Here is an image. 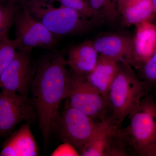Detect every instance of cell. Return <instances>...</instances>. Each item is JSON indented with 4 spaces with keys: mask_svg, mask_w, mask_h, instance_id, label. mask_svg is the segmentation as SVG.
I'll return each mask as SVG.
<instances>
[{
    "mask_svg": "<svg viewBox=\"0 0 156 156\" xmlns=\"http://www.w3.org/2000/svg\"><path fill=\"white\" fill-rule=\"evenodd\" d=\"M36 65L29 98L36 112L38 124L46 147L54 132L60 104L66 99L69 71L66 59L59 53L44 56Z\"/></svg>",
    "mask_w": 156,
    "mask_h": 156,
    "instance_id": "obj_1",
    "label": "cell"
},
{
    "mask_svg": "<svg viewBox=\"0 0 156 156\" xmlns=\"http://www.w3.org/2000/svg\"><path fill=\"white\" fill-rule=\"evenodd\" d=\"M148 88L126 62L119 69L106 96L108 115L122 125L126 117L139 104Z\"/></svg>",
    "mask_w": 156,
    "mask_h": 156,
    "instance_id": "obj_2",
    "label": "cell"
},
{
    "mask_svg": "<svg viewBox=\"0 0 156 156\" xmlns=\"http://www.w3.org/2000/svg\"><path fill=\"white\" fill-rule=\"evenodd\" d=\"M53 0H26L24 5L56 38L86 32L96 20L74 9L53 5Z\"/></svg>",
    "mask_w": 156,
    "mask_h": 156,
    "instance_id": "obj_3",
    "label": "cell"
},
{
    "mask_svg": "<svg viewBox=\"0 0 156 156\" xmlns=\"http://www.w3.org/2000/svg\"><path fill=\"white\" fill-rule=\"evenodd\" d=\"M128 116L130 124L123 130L135 154L156 156V102L152 96L143 97Z\"/></svg>",
    "mask_w": 156,
    "mask_h": 156,
    "instance_id": "obj_4",
    "label": "cell"
},
{
    "mask_svg": "<svg viewBox=\"0 0 156 156\" xmlns=\"http://www.w3.org/2000/svg\"><path fill=\"white\" fill-rule=\"evenodd\" d=\"M121 126L107 116L100 122L97 131L81 151L80 155H135Z\"/></svg>",
    "mask_w": 156,
    "mask_h": 156,
    "instance_id": "obj_5",
    "label": "cell"
},
{
    "mask_svg": "<svg viewBox=\"0 0 156 156\" xmlns=\"http://www.w3.org/2000/svg\"><path fill=\"white\" fill-rule=\"evenodd\" d=\"M100 122L70 105L68 101L54 128L59 139L75 148L79 154L97 131Z\"/></svg>",
    "mask_w": 156,
    "mask_h": 156,
    "instance_id": "obj_6",
    "label": "cell"
},
{
    "mask_svg": "<svg viewBox=\"0 0 156 156\" xmlns=\"http://www.w3.org/2000/svg\"><path fill=\"white\" fill-rule=\"evenodd\" d=\"M69 77L66 99L70 105L100 122L108 115L106 98L88 81L87 76L69 70Z\"/></svg>",
    "mask_w": 156,
    "mask_h": 156,
    "instance_id": "obj_7",
    "label": "cell"
},
{
    "mask_svg": "<svg viewBox=\"0 0 156 156\" xmlns=\"http://www.w3.org/2000/svg\"><path fill=\"white\" fill-rule=\"evenodd\" d=\"M37 121L36 112L29 96L1 90L0 137H8L20 123L35 124Z\"/></svg>",
    "mask_w": 156,
    "mask_h": 156,
    "instance_id": "obj_8",
    "label": "cell"
},
{
    "mask_svg": "<svg viewBox=\"0 0 156 156\" xmlns=\"http://www.w3.org/2000/svg\"><path fill=\"white\" fill-rule=\"evenodd\" d=\"M14 24L15 38L20 41L19 51L30 53L35 48L52 50L57 44L56 37L35 18L24 5L17 12Z\"/></svg>",
    "mask_w": 156,
    "mask_h": 156,
    "instance_id": "obj_9",
    "label": "cell"
},
{
    "mask_svg": "<svg viewBox=\"0 0 156 156\" xmlns=\"http://www.w3.org/2000/svg\"><path fill=\"white\" fill-rule=\"evenodd\" d=\"M37 71L30 53L17 50L13 61L0 76V89L29 96Z\"/></svg>",
    "mask_w": 156,
    "mask_h": 156,
    "instance_id": "obj_10",
    "label": "cell"
},
{
    "mask_svg": "<svg viewBox=\"0 0 156 156\" xmlns=\"http://www.w3.org/2000/svg\"><path fill=\"white\" fill-rule=\"evenodd\" d=\"M133 37V55L130 65L138 70L153 56L156 50L155 21L147 20L136 24Z\"/></svg>",
    "mask_w": 156,
    "mask_h": 156,
    "instance_id": "obj_11",
    "label": "cell"
},
{
    "mask_svg": "<svg viewBox=\"0 0 156 156\" xmlns=\"http://www.w3.org/2000/svg\"><path fill=\"white\" fill-rule=\"evenodd\" d=\"M92 41L99 54L131 65L134 50L133 37L126 34H108L98 37Z\"/></svg>",
    "mask_w": 156,
    "mask_h": 156,
    "instance_id": "obj_12",
    "label": "cell"
},
{
    "mask_svg": "<svg viewBox=\"0 0 156 156\" xmlns=\"http://www.w3.org/2000/svg\"><path fill=\"white\" fill-rule=\"evenodd\" d=\"M31 124H23L13 131L3 143L2 156H36L38 155L39 147L30 130Z\"/></svg>",
    "mask_w": 156,
    "mask_h": 156,
    "instance_id": "obj_13",
    "label": "cell"
},
{
    "mask_svg": "<svg viewBox=\"0 0 156 156\" xmlns=\"http://www.w3.org/2000/svg\"><path fill=\"white\" fill-rule=\"evenodd\" d=\"M99 55L92 41H86L69 50L68 66L75 73L87 76L95 68Z\"/></svg>",
    "mask_w": 156,
    "mask_h": 156,
    "instance_id": "obj_14",
    "label": "cell"
},
{
    "mask_svg": "<svg viewBox=\"0 0 156 156\" xmlns=\"http://www.w3.org/2000/svg\"><path fill=\"white\" fill-rule=\"evenodd\" d=\"M119 69V62L99 54L93 70L87 76L89 83L106 99L109 89Z\"/></svg>",
    "mask_w": 156,
    "mask_h": 156,
    "instance_id": "obj_15",
    "label": "cell"
},
{
    "mask_svg": "<svg viewBox=\"0 0 156 156\" xmlns=\"http://www.w3.org/2000/svg\"><path fill=\"white\" fill-rule=\"evenodd\" d=\"M119 11L122 23L128 26L156 17L151 0H128L121 3Z\"/></svg>",
    "mask_w": 156,
    "mask_h": 156,
    "instance_id": "obj_16",
    "label": "cell"
},
{
    "mask_svg": "<svg viewBox=\"0 0 156 156\" xmlns=\"http://www.w3.org/2000/svg\"><path fill=\"white\" fill-rule=\"evenodd\" d=\"M15 1L5 0L0 2V43L9 37V31L19 11Z\"/></svg>",
    "mask_w": 156,
    "mask_h": 156,
    "instance_id": "obj_17",
    "label": "cell"
},
{
    "mask_svg": "<svg viewBox=\"0 0 156 156\" xmlns=\"http://www.w3.org/2000/svg\"><path fill=\"white\" fill-rule=\"evenodd\" d=\"M19 44L18 39L11 40L9 37L0 43V76L13 61Z\"/></svg>",
    "mask_w": 156,
    "mask_h": 156,
    "instance_id": "obj_18",
    "label": "cell"
},
{
    "mask_svg": "<svg viewBox=\"0 0 156 156\" xmlns=\"http://www.w3.org/2000/svg\"><path fill=\"white\" fill-rule=\"evenodd\" d=\"M138 71V77L147 87H156V50L153 56Z\"/></svg>",
    "mask_w": 156,
    "mask_h": 156,
    "instance_id": "obj_19",
    "label": "cell"
},
{
    "mask_svg": "<svg viewBox=\"0 0 156 156\" xmlns=\"http://www.w3.org/2000/svg\"><path fill=\"white\" fill-rule=\"evenodd\" d=\"M57 2L61 5L74 9L85 17L94 19L92 10L84 0H58Z\"/></svg>",
    "mask_w": 156,
    "mask_h": 156,
    "instance_id": "obj_20",
    "label": "cell"
},
{
    "mask_svg": "<svg viewBox=\"0 0 156 156\" xmlns=\"http://www.w3.org/2000/svg\"><path fill=\"white\" fill-rule=\"evenodd\" d=\"M109 0H89L88 6L93 13L94 19H100V14L101 10L105 3Z\"/></svg>",
    "mask_w": 156,
    "mask_h": 156,
    "instance_id": "obj_21",
    "label": "cell"
},
{
    "mask_svg": "<svg viewBox=\"0 0 156 156\" xmlns=\"http://www.w3.org/2000/svg\"><path fill=\"white\" fill-rule=\"evenodd\" d=\"M153 5L154 10L155 14L156 16V0H151Z\"/></svg>",
    "mask_w": 156,
    "mask_h": 156,
    "instance_id": "obj_22",
    "label": "cell"
},
{
    "mask_svg": "<svg viewBox=\"0 0 156 156\" xmlns=\"http://www.w3.org/2000/svg\"><path fill=\"white\" fill-rule=\"evenodd\" d=\"M15 1H17V0H15ZM20 1H21V0H20ZM22 1H23V0H22ZM26 1V0H24V2H25V1Z\"/></svg>",
    "mask_w": 156,
    "mask_h": 156,
    "instance_id": "obj_23",
    "label": "cell"
},
{
    "mask_svg": "<svg viewBox=\"0 0 156 156\" xmlns=\"http://www.w3.org/2000/svg\"><path fill=\"white\" fill-rule=\"evenodd\" d=\"M53 1H58V0H53Z\"/></svg>",
    "mask_w": 156,
    "mask_h": 156,
    "instance_id": "obj_24",
    "label": "cell"
}]
</instances>
